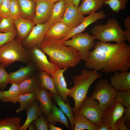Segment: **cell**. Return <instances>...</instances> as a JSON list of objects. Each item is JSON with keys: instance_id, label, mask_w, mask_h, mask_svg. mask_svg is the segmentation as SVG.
<instances>
[{"instance_id": "cell-10", "label": "cell", "mask_w": 130, "mask_h": 130, "mask_svg": "<svg viewBox=\"0 0 130 130\" xmlns=\"http://www.w3.org/2000/svg\"><path fill=\"white\" fill-rule=\"evenodd\" d=\"M51 26L48 21L35 26L27 36L21 42L26 49L38 46L45 37L46 33Z\"/></svg>"}, {"instance_id": "cell-46", "label": "cell", "mask_w": 130, "mask_h": 130, "mask_svg": "<svg viewBox=\"0 0 130 130\" xmlns=\"http://www.w3.org/2000/svg\"><path fill=\"white\" fill-rule=\"evenodd\" d=\"M27 128L29 130H36V127L32 122L28 126Z\"/></svg>"}, {"instance_id": "cell-35", "label": "cell", "mask_w": 130, "mask_h": 130, "mask_svg": "<svg viewBox=\"0 0 130 130\" xmlns=\"http://www.w3.org/2000/svg\"><path fill=\"white\" fill-rule=\"evenodd\" d=\"M3 64L0 63V89L4 91L9 84V76Z\"/></svg>"}, {"instance_id": "cell-11", "label": "cell", "mask_w": 130, "mask_h": 130, "mask_svg": "<svg viewBox=\"0 0 130 130\" xmlns=\"http://www.w3.org/2000/svg\"><path fill=\"white\" fill-rule=\"evenodd\" d=\"M124 107L118 99L116 98L108 107L103 112L102 123L106 124L112 130L116 121L122 117Z\"/></svg>"}, {"instance_id": "cell-40", "label": "cell", "mask_w": 130, "mask_h": 130, "mask_svg": "<svg viewBox=\"0 0 130 130\" xmlns=\"http://www.w3.org/2000/svg\"><path fill=\"white\" fill-rule=\"evenodd\" d=\"M10 0H2L0 6V17L2 18L10 17L9 8Z\"/></svg>"}, {"instance_id": "cell-14", "label": "cell", "mask_w": 130, "mask_h": 130, "mask_svg": "<svg viewBox=\"0 0 130 130\" xmlns=\"http://www.w3.org/2000/svg\"><path fill=\"white\" fill-rule=\"evenodd\" d=\"M106 15L104 12L102 11L89 14L87 16L85 17L82 21L78 26L72 29L68 35L61 40L69 39L73 35L82 32L91 24L96 22L99 20L104 19Z\"/></svg>"}, {"instance_id": "cell-31", "label": "cell", "mask_w": 130, "mask_h": 130, "mask_svg": "<svg viewBox=\"0 0 130 130\" xmlns=\"http://www.w3.org/2000/svg\"><path fill=\"white\" fill-rule=\"evenodd\" d=\"M21 118L18 117H5L0 119V130H19Z\"/></svg>"}, {"instance_id": "cell-47", "label": "cell", "mask_w": 130, "mask_h": 130, "mask_svg": "<svg viewBox=\"0 0 130 130\" xmlns=\"http://www.w3.org/2000/svg\"><path fill=\"white\" fill-rule=\"evenodd\" d=\"M80 0H72V2L75 6L78 7Z\"/></svg>"}, {"instance_id": "cell-13", "label": "cell", "mask_w": 130, "mask_h": 130, "mask_svg": "<svg viewBox=\"0 0 130 130\" xmlns=\"http://www.w3.org/2000/svg\"><path fill=\"white\" fill-rule=\"evenodd\" d=\"M85 17L72 3L66 4L65 11L61 21L73 28L79 25Z\"/></svg>"}, {"instance_id": "cell-21", "label": "cell", "mask_w": 130, "mask_h": 130, "mask_svg": "<svg viewBox=\"0 0 130 130\" xmlns=\"http://www.w3.org/2000/svg\"><path fill=\"white\" fill-rule=\"evenodd\" d=\"M37 100H35L24 110L27 115L25 122L19 130H26L29 125L43 114L41 108L39 105Z\"/></svg>"}, {"instance_id": "cell-43", "label": "cell", "mask_w": 130, "mask_h": 130, "mask_svg": "<svg viewBox=\"0 0 130 130\" xmlns=\"http://www.w3.org/2000/svg\"><path fill=\"white\" fill-rule=\"evenodd\" d=\"M125 122L128 126L130 127V106L125 108L123 115Z\"/></svg>"}, {"instance_id": "cell-37", "label": "cell", "mask_w": 130, "mask_h": 130, "mask_svg": "<svg viewBox=\"0 0 130 130\" xmlns=\"http://www.w3.org/2000/svg\"><path fill=\"white\" fill-rule=\"evenodd\" d=\"M9 9L10 17L14 20L21 16V12L18 0H10Z\"/></svg>"}, {"instance_id": "cell-38", "label": "cell", "mask_w": 130, "mask_h": 130, "mask_svg": "<svg viewBox=\"0 0 130 130\" xmlns=\"http://www.w3.org/2000/svg\"><path fill=\"white\" fill-rule=\"evenodd\" d=\"M17 35L16 30L6 33L0 32V48L5 44L13 40Z\"/></svg>"}, {"instance_id": "cell-39", "label": "cell", "mask_w": 130, "mask_h": 130, "mask_svg": "<svg viewBox=\"0 0 130 130\" xmlns=\"http://www.w3.org/2000/svg\"><path fill=\"white\" fill-rule=\"evenodd\" d=\"M33 122L36 127V130H49L48 123L45 116L43 114L34 120Z\"/></svg>"}, {"instance_id": "cell-23", "label": "cell", "mask_w": 130, "mask_h": 130, "mask_svg": "<svg viewBox=\"0 0 130 130\" xmlns=\"http://www.w3.org/2000/svg\"><path fill=\"white\" fill-rule=\"evenodd\" d=\"M46 118L48 123L55 125L56 123L58 122L65 125L67 128L70 129L67 118L54 103H53L51 113L46 117Z\"/></svg>"}, {"instance_id": "cell-18", "label": "cell", "mask_w": 130, "mask_h": 130, "mask_svg": "<svg viewBox=\"0 0 130 130\" xmlns=\"http://www.w3.org/2000/svg\"><path fill=\"white\" fill-rule=\"evenodd\" d=\"M17 32V38L22 42L28 35L35 26L32 20L21 16L14 20Z\"/></svg>"}, {"instance_id": "cell-52", "label": "cell", "mask_w": 130, "mask_h": 130, "mask_svg": "<svg viewBox=\"0 0 130 130\" xmlns=\"http://www.w3.org/2000/svg\"><path fill=\"white\" fill-rule=\"evenodd\" d=\"M2 18H1V17H0V21H1V19H2Z\"/></svg>"}, {"instance_id": "cell-32", "label": "cell", "mask_w": 130, "mask_h": 130, "mask_svg": "<svg viewBox=\"0 0 130 130\" xmlns=\"http://www.w3.org/2000/svg\"><path fill=\"white\" fill-rule=\"evenodd\" d=\"M37 100L35 92L20 94L17 100V102L20 103V106L19 108L16 110V112L18 113L22 111L33 102Z\"/></svg>"}, {"instance_id": "cell-17", "label": "cell", "mask_w": 130, "mask_h": 130, "mask_svg": "<svg viewBox=\"0 0 130 130\" xmlns=\"http://www.w3.org/2000/svg\"><path fill=\"white\" fill-rule=\"evenodd\" d=\"M68 68H64L58 70L52 77L56 88L59 95L64 102L67 101V97L70 89L67 88V84L64 76V72Z\"/></svg>"}, {"instance_id": "cell-28", "label": "cell", "mask_w": 130, "mask_h": 130, "mask_svg": "<svg viewBox=\"0 0 130 130\" xmlns=\"http://www.w3.org/2000/svg\"><path fill=\"white\" fill-rule=\"evenodd\" d=\"M66 6L65 0H60L54 4L51 16L48 21L51 26L61 21L65 13Z\"/></svg>"}, {"instance_id": "cell-9", "label": "cell", "mask_w": 130, "mask_h": 130, "mask_svg": "<svg viewBox=\"0 0 130 130\" xmlns=\"http://www.w3.org/2000/svg\"><path fill=\"white\" fill-rule=\"evenodd\" d=\"M31 61L37 70L45 71L52 77L59 69L47 59L45 53L38 46L26 49Z\"/></svg>"}, {"instance_id": "cell-26", "label": "cell", "mask_w": 130, "mask_h": 130, "mask_svg": "<svg viewBox=\"0 0 130 130\" xmlns=\"http://www.w3.org/2000/svg\"><path fill=\"white\" fill-rule=\"evenodd\" d=\"M21 12V16L32 20L35 12L36 1L32 0H18Z\"/></svg>"}, {"instance_id": "cell-3", "label": "cell", "mask_w": 130, "mask_h": 130, "mask_svg": "<svg viewBox=\"0 0 130 130\" xmlns=\"http://www.w3.org/2000/svg\"><path fill=\"white\" fill-rule=\"evenodd\" d=\"M102 74L95 70L84 69L80 74L72 78L74 85L70 89L69 97L74 99L75 105L72 108L73 114L76 113L80 106L87 96L89 88L93 82L100 78Z\"/></svg>"}, {"instance_id": "cell-36", "label": "cell", "mask_w": 130, "mask_h": 130, "mask_svg": "<svg viewBox=\"0 0 130 130\" xmlns=\"http://www.w3.org/2000/svg\"><path fill=\"white\" fill-rule=\"evenodd\" d=\"M116 98L119 100L124 107L130 106V89L117 91Z\"/></svg>"}, {"instance_id": "cell-41", "label": "cell", "mask_w": 130, "mask_h": 130, "mask_svg": "<svg viewBox=\"0 0 130 130\" xmlns=\"http://www.w3.org/2000/svg\"><path fill=\"white\" fill-rule=\"evenodd\" d=\"M125 121L123 116L116 121L112 130H128L125 124Z\"/></svg>"}, {"instance_id": "cell-50", "label": "cell", "mask_w": 130, "mask_h": 130, "mask_svg": "<svg viewBox=\"0 0 130 130\" xmlns=\"http://www.w3.org/2000/svg\"><path fill=\"white\" fill-rule=\"evenodd\" d=\"M2 97V91L0 90V100Z\"/></svg>"}, {"instance_id": "cell-19", "label": "cell", "mask_w": 130, "mask_h": 130, "mask_svg": "<svg viewBox=\"0 0 130 130\" xmlns=\"http://www.w3.org/2000/svg\"><path fill=\"white\" fill-rule=\"evenodd\" d=\"M35 93L37 100L42 109L43 114L46 117L51 112L53 104L51 99L52 96L47 90L42 88H41Z\"/></svg>"}, {"instance_id": "cell-44", "label": "cell", "mask_w": 130, "mask_h": 130, "mask_svg": "<svg viewBox=\"0 0 130 130\" xmlns=\"http://www.w3.org/2000/svg\"><path fill=\"white\" fill-rule=\"evenodd\" d=\"M49 129L50 130H62V129L60 127L56 126L51 123H48Z\"/></svg>"}, {"instance_id": "cell-27", "label": "cell", "mask_w": 130, "mask_h": 130, "mask_svg": "<svg viewBox=\"0 0 130 130\" xmlns=\"http://www.w3.org/2000/svg\"><path fill=\"white\" fill-rule=\"evenodd\" d=\"M18 85L19 91L21 94L35 92L41 88L38 83L36 74L24 80Z\"/></svg>"}, {"instance_id": "cell-7", "label": "cell", "mask_w": 130, "mask_h": 130, "mask_svg": "<svg viewBox=\"0 0 130 130\" xmlns=\"http://www.w3.org/2000/svg\"><path fill=\"white\" fill-rule=\"evenodd\" d=\"M71 39L62 41L66 46H71L79 53L82 60L85 61L87 58L90 50L95 44V38L87 32L76 34Z\"/></svg>"}, {"instance_id": "cell-49", "label": "cell", "mask_w": 130, "mask_h": 130, "mask_svg": "<svg viewBox=\"0 0 130 130\" xmlns=\"http://www.w3.org/2000/svg\"><path fill=\"white\" fill-rule=\"evenodd\" d=\"M51 1L54 3H56L60 0H47Z\"/></svg>"}, {"instance_id": "cell-1", "label": "cell", "mask_w": 130, "mask_h": 130, "mask_svg": "<svg viewBox=\"0 0 130 130\" xmlns=\"http://www.w3.org/2000/svg\"><path fill=\"white\" fill-rule=\"evenodd\" d=\"M93 48L84 61L87 69L107 73L126 72L130 68V45L97 41Z\"/></svg>"}, {"instance_id": "cell-24", "label": "cell", "mask_w": 130, "mask_h": 130, "mask_svg": "<svg viewBox=\"0 0 130 130\" xmlns=\"http://www.w3.org/2000/svg\"><path fill=\"white\" fill-rule=\"evenodd\" d=\"M74 130H98L99 127L84 115L76 113L73 115Z\"/></svg>"}, {"instance_id": "cell-12", "label": "cell", "mask_w": 130, "mask_h": 130, "mask_svg": "<svg viewBox=\"0 0 130 130\" xmlns=\"http://www.w3.org/2000/svg\"><path fill=\"white\" fill-rule=\"evenodd\" d=\"M35 12L32 21L35 25L42 24L50 18L55 3L47 0H37Z\"/></svg>"}, {"instance_id": "cell-53", "label": "cell", "mask_w": 130, "mask_h": 130, "mask_svg": "<svg viewBox=\"0 0 130 130\" xmlns=\"http://www.w3.org/2000/svg\"><path fill=\"white\" fill-rule=\"evenodd\" d=\"M32 0L36 1L37 0Z\"/></svg>"}, {"instance_id": "cell-6", "label": "cell", "mask_w": 130, "mask_h": 130, "mask_svg": "<svg viewBox=\"0 0 130 130\" xmlns=\"http://www.w3.org/2000/svg\"><path fill=\"white\" fill-rule=\"evenodd\" d=\"M117 94V91L108 81L102 78L95 84L90 97L98 101L99 106L103 112L114 100Z\"/></svg>"}, {"instance_id": "cell-45", "label": "cell", "mask_w": 130, "mask_h": 130, "mask_svg": "<svg viewBox=\"0 0 130 130\" xmlns=\"http://www.w3.org/2000/svg\"><path fill=\"white\" fill-rule=\"evenodd\" d=\"M98 130H110V128L106 124L102 123L101 126L99 127Z\"/></svg>"}, {"instance_id": "cell-15", "label": "cell", "mask_w": 130, "mask_h": 130, "mask_svg": "<svg viewBox=\"0 0 130 130\" xmlns=\"http://www.w3.org/2000/svg\"><path fill=\"white\" fill-rule=\"evenodd\" d=\"M37 69L33 63L30 61L25 66L16 71L9 73V84H18L24 80L31 77L36 74Z\"/></svg>"}, {"instance_id": "cell-51", "label": "cell", "mask_w": 130, "mask_h": 130, "mask_svg": "<svg viewBox=\"0 0 130 130\" xmlns=\"http://www.w3.org/2000/svg\"><path fill=\"white\" fill-rule=\"evenodd\" d=\"M3 0H0V6L1 3L2 2V1Z\"/></svg>"}, {"instance_id": "cell-42", "label": "cell", "mask_w": 130, "mask_h": 130, "mask_svg": "<svg viewBox=\"0 0 130 130\" xmlns=\"http://www.w3.org/2000/svg\"><path fill=\"white\" fill-rule=\"evenodd\" d=\"M124 25L125 31H124V34L126 39L130 42V16L126 17L125 20Z\"/></svg>"}, {"instance_id": "cell-33", "label": "cell", "mask_w": 130, "mask_h": 130, "mask_svg": "<svg viewBox=\"0 0 130 130\" xmlns=\"http://www.w3.org/2000/svg\"><path fill=\"white\" fill-rule=\"evenodd\" d=\"M16 30L13 19L10 17L2 18L0 22V32L6 33Z\"/></svg>"}, {"instance_id": "cell-22", "label": "cell", "mask_w": 130, "mask_h": 130, "mask_svg": "<svg viewBox=\"0 0 130 130\" xmlns=\"http://www.w3.org/2000/svg\"><path fill=\"white\" fill-rule=\"evenodd\" d=\"M37 74V80L40 88H42L48 91L53 96L59 95L55 86L52 77L46 72L39 70Z\"/></svg>"}, {"instance_id": "cell-4", "label": "cell", "mask_w": 130, "mask_h": 130, "mask_svg": "<svg viewBox=\"0 0 130 130\" xmlns=\"http://www.w3.org/2000/svg\"><path fill=\"white\" fill-rule=\"evenodd\" d=\"M91 32L95 39L103 42L113 41L116 43H124L126 40L124 31L115 18H110L105 24L94 26Z\"/></svg>"}, {"instance_id": "cell-5", "label": "cell", "mask_w": 130, "mask_h": 130, "mask_svg": "<svg viewBox=\"0 0 130 130\" xmlns=\"http://www.w3.org/2000/svg\"><path fill=\"white\" fill-rule=\"evenodd\" d=\"M17 38L7 43L0 48V63L5 67L16 61L27 64L31 61L27 50Z\"/></svg>"}, {"instance_id": "cell-34", "label": "cell", "mask_w": 130, "mask_h": 130, "mask_svg": "<svg viewBox=\"0 0 130 130\" xmlns=\"http://www.w3.org/2000/svg\"><path fill=\"white\" fill-rule=\"evenodd\" d=\"M128 0H105L103 4L108 5L113 11L117 14L120 10H124Z\"/></svg>"}, {"instance_id": "cell-20", "label": "cell", "mask_w": 130, "mask_h": 130, "mask_svg": "<svg viewBox=\"0 0 130 130\" xmlns=\"http://www.w3.org/2000/svg\"><path fill=\"white\" fill-rule=\"evenodd\" d=\"M72 29L59 21L50 26L46 35L55 39L62 40L68 35Z\"/></svg>"}, {"instance_id": "cell-30", "label": "cell", "mask_w": 130, "mask_h": 130, "mask_svg": "<svg viewBox=\"0 0 130 130\" xmlns=\"http://www.w3.org/2000/svg\"><path fill=\"white\" fill-rule=\"evenodd\" d=\"M9 90L2 91V97L0 100L2 102H9L14 104L18 102L17 99L20 94L18 85L15 83H12Z\"/></svg>"}, {"instance_id": "cell-8", "label": "cell", "mask_w": 130, "mask_h": 130, "mask_svg": "<svg viewBox=\"0 0 130 130\" xmlns=\"http://www.w3.org/2000/svg\"><path fill=\"white\" fill-rule=\"evenodd\" d=\"M103 111L97 100L87 96L77 113L82 114L93 124L100 126L102 124Z\"/></svg>"}, {"instance_id": "cell-48", "label": "cell", "mask_w": 130, "mask_h": 130, "mask_svg": "<svg viewBox=\"0 0 130 130\" xmlns=\"http://www.w3.org/2000/svg\"><path fill=\"white\" fill-rule=\"evenodd\" d=\"M65 0L66 4L72 3V0Z\"/></svg>"}, {"instance_id": "cell-29", "label": "cell", "mask_w": 130, "mask_h": 130, "mask_svg": "<svg viewBox=\"0 0 130 130\" xmlns=\"http://www.w3.org/2000/svg\"><path fill=\"white\" fill-rule=\"evenodd\" d=\"M60 109L65 114L69 119L70 123V129L73 130L74 126L73 123V113L72 108L69 102H65L59 95H54L52 97Z\"/></svg>"}, {"instance_id": "cell-25", "label": "cell", "mask_w": 130, "mask_h": 130, "mask_svg": "<svg viewBox=\"0 0 130 130\" xmlns=\"http://www.w3.org/2000/svg\"><path fill=\"white\" fill-rule=\"evenodd\" d=\"M105 0H82L81 5L78 7L83 15L90 14L96 12L103 6Z\"/></svg>"}, {"instance_id": "cell-16", "label": "cell", "mask_w": 130, "mask_h": 130, "mask_svg": "<svg viewBox=\"0 0 130 130\" xmlns=\"http://www.w3.org/2000/svg\"><path fill=\"white\" fill-rule=\"evenodd\" d=\"M110 85L117 91L130 89V72H114L110 78Z\"/></svg>"}, {"instance_id": "cell-2", "label": "cell", "mask_w": 130, "mask_h": 130, "mask_svg": "<svg viewBox=\"0 0 130 130\" xmlns=\"http://www.w3.org/2000/svg\"><path fill=\"white\" fill-rule=\"evenodd\" d=\"M38 46L59 69L74 67L82 60L79 53L74 48L66 46L61 40L46 35Z\"/></svg>"}]
</instances>
